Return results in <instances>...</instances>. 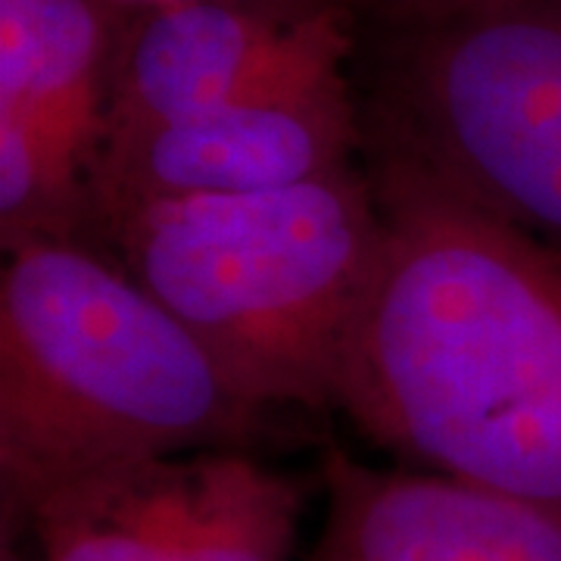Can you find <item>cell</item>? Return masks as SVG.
<instances>
[{
  "instance_id": "cell-1",
  "label": "cell",
  "mask_w": 561,
  "mask_h": 561,
  "mask_svg": "<svg viewBox=\"0 0 561 561\" xmlns=\"http://www.w3.org/2000/svg\"><path fill=\"white\" fill-rule=\"evenodd\" d=\"M383 253L337 402L424 471L561 512V253L371 157Z\"/></svg>"
},
{
  "instance_id": "cell-2",
  "label": "cell",
  "mask_w": 561,
  "mask_h": 561,
  "mask_svg": "<svg viewBox=\"0 0 561 561\" xmlns=\"http://www.w3.org/2000/svg\"><path fill=\"white\" fill-rule=\"evenodd\" d=\"M265 409L91 241H35L0 275V493L7 524L44 490L113 465L238 449Z\"/></svg>"
},
{
  "instance_id": "cell-3",
  "label": "cell",
  "mask_w": 561,
  "mask_h": 561,
  "mask_svg": "<svg viewBox=\"0 0 561 561\" xmlns=\"http://www.w3.org/2000/svg\"><path fill=\"white\" fill-rule=\"evenodd\" d=\"M262 409H334L383 253L368 169L153 203L91 234Z\"/></svg>"
},
{
  "instance_id": "cell-4",
  "label": "cell",
  "mask_w": 561,
  "mask_h": 561,
  "mask_svg": "<svg viewBox=\"0 0 561 561\" xmlns=\"http://www.w3.org/2000/svg\"><path fill=\"white\" fill-rule=\"evenodd\" d=\"M362 147L561 253V0L356 25Z\"/></svg>"
},
{
  "instance_id": "cell-5",
  "label": "cell",
  "mask_w": 561,
  "mask_h": 561,
  "mask_svg": "<svg viewBox=\"0 0 561 561\" xmlns=\"http://www.w3.org/2000/svg\"><path fill=\"white\" fill-rule=\"evenodd\" d=\"M359 28L206 113L103 140L88 169V231L153 203L290 187L353 162L362 113L353 84Z\"/></svg>"
},
{
  "instance_id": "cell-6",
  "label": "cell",
  "mask_w": 561,
  "mask_h": 561,
  "mask_svg": "<svg viewBox=\"0 0 561 561\" xmlns=\"http://www.w3.org/2000/svg\"><path fill=\"white\" fill-rule=\"evenodd\" d=\"M300 515L294 478L219 449L88 471L44 490L13 524L38 561H290Z\"/></svg>"
},
{
  "instance_id": "cell-7",
  "label": "cell",
  "mask_w": 561,
  "mask_h": 561,
  "mask_svg": "<svg viewBox=\"0 0 561 561\" xmlns=\"http://www.w3.org/2000/svg\"><path fill=\"white\" fill-rule=\"evenodd\" d=\"M353 28L356 20L334 0H175L128 10L101 144L206 113Z\"/></svg>"
},
{
  "instance_id": "cell-8",
  "label": "cell",
  "mask_w": 561,
  "mask_h": 561,
  "mask_svg": "<svg viewBox=\"0 0 561 561\" xmlns=\"http://www.w3.org/2000/svg\"><path fill=\"white\" fill-rule=\"evenodd\" d=\"M306 561H561V512L437 471H387L331 449Z\"/></svg>"
},
{
  "instance_id": "cell-9",
  "label": "cell",
  "mask_w": 561,
  "mask_h": 561,
  "mask_svg": "<svg viewBox=\"0 0 561 561\" xmlns=\"http://www.w3.org/2000/svg\"><path fill=\"white\" fill-rule=\"evenodd\" d=\"M125 10L113 0H0V113H13L91 153Z\"/></svg>"
},
{
  "instance_id": "cell-10",
  "label": "cell",
  "mask_w": 561,
  "mask_h": 561,
  "mask_svg": "<svg viewBox=\"0 0 561 561\" xmlns=\"http://www.w3.org/2000/svg\"><path fill=\"white\" fill-rule=\"evenodd\" d=\"M91 153L35 122L0 113V241H84Z\"/></svg>"
},
{
  "instance_id": "cell-11",
  "label": "cell",
  "mask_w": 561,
  "mask_h": 561,
  "mask_svg": "<svg viewBox=\"0 0 561 561\" xmlns=\"http://www.w3.org/2000/svg\"><path fill=\"white\" fill-rule=\"evenodd\" d=\"M337 7H343L356 25L365 22H390L405 20V16H419V13H431V10H443L453 7L461 0H334Z\"/></svg>"
},
{
  "instance_id": "cell-12",
  "label": "cell",
  "mask_w": 561,
  "mask_h": 561,
  "mask_svg": "<svg viewBox=\"0 0 561 561\" xmlns=\"http://www.w3.org/2000/svg\"><path fill=\"white\" fill-rule=\"evenodd\" d=\"M119 10H147V7H160V3H175V0H113Z\"/></svg>"
}]
</instances>
